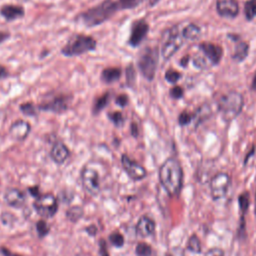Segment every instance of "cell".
<instances>
[{
  "label": "cell",
  "mask_w": 256,
  "mask_h": 256,
  "mask_svg": "<svg viewBox=\"0 0 256 256\" xmlns=\"http://www.w3.org/2000/svg\"><path fill=\"white\" fill-rule=\"evenodd\" d=\"M85 231L90 235V236H95L96 234H97V231H98V229H97V227L95 226V225H90V226H88V227H86L85 228Z\"/></svg>",
  "instance_id": "obj_47"
},
{
  "label": "cell",
  "mask_w": 256,
  "mask_h": 256,
  "mask_svg": "<svg viewBox=\"0 0 256 256\" xmlns=\"http://www.w3.org/2000/svg\"><path fill=\"white\" fill-rule=\"evenodd\" d=\"M121 165L129 178L134 181L142 180L147 176L146 169L141 164L131 159L127 154L121 155Z\"/></svg>",
  "instance_id": "obj_12"
},
{
  "label": "cell",
  "mask_w": 256,
  "mask_h": 256,
  "mask_svg": "<svg viewBox=\"0 0 256 256\" xmlns=\"http://www.w3.org/2000/svg\"><path fill=\"white\" fill-rule=\"evenodd\" d=\"M170 96L174 99H179L183 96V90L181 87L179 86H174L171 90H170Z\"/></svg>",
  "instance_id": "obj_41"
},
{
  "label": "cell",
  "mask_w": 256,
  "mask_h": 256,
  "mask_svg": "<svg viewBox=\"0 0 256 256\" xmlns=\"http://www.w3.org/2000/svg\"><path fill=\"white\" fill-rule=\"evenodd\" d=\"M184 37L179 32L177 27H172L167 29L162 36L161 45V55L163 59H170L182 46Z\"/></svg>",
  "instance_id": "obj_8"
},
{
  "label": "cell",
  "mask_w": 256,
  "mask_h": 256,
  "mask_svg": "<svg viewBox=\"0 0 256 256\" xmlns=\"http://www.w3.org/2000/svg\"><path fill=\"white\" fill-rule=\"evenodd\" d=\"M188 62H189V56H185V57H183V58L181 59L180 64H181L183 67H186L187 64H188Z\"/></svg>",
  "instance_id": "obj_51"
},
{
  "label": "cell",
  "mask_w": 256,
  "mask_h": 256,
  "mask_svg": "<svg viewBox=\"0 0 256 256\" xmlns=\"http://www.w3.org/2000/svg\"><path fill=\"white\" fill-rule=\"evenodd\" d=\"M109 241L110 243L117 247V248H121L124 245V237L121 233H119L118 231H114L109 235Z\"/></svg>",
  "instance_id": "obj_31"
},
{
  "label": "cell",
  "mask_w": 256,
  "mask_h": 256,
  "mask_svg": "<svg viewBox=\"0 0 256 256\" xmlns=\"http://www.w3.org/2000/svg\"><path fill=\"white\" fill-rule=\"evenodd\" d=\"M109 99H110V92L109 91H106L105 93H103L102 95L97 97L96 100L93 103V106H92V114L94 116H97L100 112H102L106 108V106L108 105Z\"/></svg>",
  "instance_id": "obj_22"
},
{
  "label": "cell",
  "mask_w": 256,
  "mask_h": 256,
  "mask_svg": "<svg viewBox=\"0 0 256 256\" xmlns=\"http://www.w3.org/2000/svg\"><path fill=\"white\" fill-rule=\"evenodd\" d=\"M135 229L137 235L141 237H148L155 231V222L148 216H142L139 218Z\"/></svg>",
  "instance_id": "obj_19"
},
{
  "label": "cell",
  "mask_w": 256,
  "mask_h": 256,
  "mask_svg": "<svg viewBox=\"0 0 256 256\" xmlns=\"http://www.w3.org/2000/svg\"><path fill=\"white\" fill-rule=\"evenodd\" d=\"M187 250H189L190 252H193V253L201 252V244H200V241L197 238V236L193 235L190 237V239L188 240V243H187Z\"/></svg>",
  "instance_id": "obj_32"
},
{
  "label": "cell",
  "mask_w": 256,
  "mask_h": 256,
  "mask_svg": "<svg viewBox=\"0 0 256 256\" xmlns=\"http://www.w3.org/2000/svg\"><path fill=\"white\" fill-rule=\"evenodd\" d=\"M193 119V116L192 114H189L188 112L184 111L182 112L180 115H179V118H178V122L180 125H187L189 124Z\"/></svg>",
  "instance_id": "obj_39"
},
{
  "label": "cell",
  "mask_w": 256,
  "mask_h": 256,
  "mask_svg": "<svg viewBox=\"0 0 256 256\" xmlns=\"http://www.w3.org/2000/svg\"><path fill=\"white\" fill-rule=\"evenodd\" d=\"M84 215V211L80 206H72L67 209L66 211V217L69 221L75 223L79 221Z\"/></svg>",
  "instance_id": "obj_25"
},
{
  "label": "cell",
  "mask_w": 256,
  "mask_h": 256,
  "mask_svg": "<svg viewBox=\"0 0 256 256\" xmlns=\"http://www.w3.org/2000/svg\"><path fill=\"white\" fill-rule=\"evenodd\" d=\"M180 77H181V74L174 69H169L165 72V79L169 83H172V84L177 83V81L180 79Z\"/></svg>",
  "instance_id": "obj_35"
},
{
  "label": "cell",
  "mask_w": 256,
  "mask_h": 256,
  "mask_svg": "<svg viewBox=\"0 0 256 256\" xmlns=\"http://www.w3.org/2000/svg\"><path fill=\"white\" fill-rule=\"evenodd\" d=\"M144 0H118V3L120 5L121 11L122 10H129L134 9L137 6H139Z\"/></svg>",
  "instance_id": "obj_33"
},
{
  "label": "cell",
  "mask_w": 256,
  "mask_h": 256,
  "mask_svg": "<svg viewBox=\"0 0 256 256\" xmlns=\"http://www.w3.org/2000/svg\"><path fill=\"white\" fill-rule=\"evenodd\" d=\"M97 41L93 36L85 34H74L63 45L60 52L65 57H75L94 51Z\"/></svg>",
  "instance_id": "obj_3"
},
{
  "label": "cell",
  "mask_w": 256,
  "mask_h": 256,
  "mask_svg": "<svg viewBox=\"0 0 256 256\" xmlns=\"http://www.w3.org/2000/svg\"><path fill=\"white\" fill-rule=\"evenodd\" d=\"M158 49L157 47L146 46L143 48L137 59V66L142 74V76L148 80L152 81L155 77L158 64Z\"/></svg>",
  "instance_id": "obj_5"
},
{
  "label": "cell",
  "mask_w": 256,
  "mask_h": 256,
  "mask_svg": "<svg viewBox=\"0 0 256 256\" xmlns=\"http://www.w3.org/2000/svg\"><path fill=\"white\" fill-rule=\"evenodd\" d=\"M130 134L134 138H137L139 136V127L137 123L135 122L130 123Z\"/></svg>",
  "instance_id": "obj_43"
},
{
  "label": "cell",
  "mask_w": 256,
  "mask_h": 256,
  "mask_svg": "<svg viewBox=\"0 0 256 256\" xmlns=\"http://www.w3.org/2000/svg\"><path fill=\"white\" fill-rule=\"evenodd\" d=\"M230 37L233 38V40H236L234 52L232 54V58L236 61H243L248 55L249 45L246 42L241 41L240 39H238L236 37H232V36H230Z\"/></svg>",
  "instance_id": "obj_21"
},
{
  "label": "cell",
  "mask_w": 256,
  "mask_h": 256,
  "mask_svg": "<svg viewBox=\"0 0 256 256\" xmlns=\"http://www.w3.org/2000/svg\"><path fill=\"white\" fill-rule=\"evenodd\" d=\"M28 190H29V192L31 193V195H33L35 198H37L38 196H40V194H39V187H38V186L30 187Z\"/></svg>",
  "instance_id": "obj_50"
},
{
  "label": "cell",
  "mask_w": 256,
  "mask_h": 256,
  "mask_svg": "<svg viewBox=\"0 0 256 256\" xmlns=\"http://www.w3.org/2000/svg\"><path fill=\"white\" fill-rule=\"evenodd\" d=\"M252 87H253V89H256V74H255L253 82H252Z\"/></svg>",
  "instance_id": "obj_53"
},
{
  "label": "cell",
  "mask_w": 256,
  "mask_h": 256,
  "mask_svg": "<svg viewBox=\"0 0 256 256\" xmlns=\"http://www.w3.org/2000/svg\"><path fill=\"white\" fill-rule=\"evenodd\" d=\"M209 114H210V108H209V106H208V107H201V108L198 110L197 114H196V118H197L196 125H198L203 119L207 118V117L209 116Z\"/></svg>",
  "instance_id": "obj_37"
},
{
  "label": "cell",
  "mask_w": 256,
  "mask_h": 256,
  "mask_svg": "<svg viewBox=\"0 0 256 256\" xmlns=\"http://www.w3.org/2000/svg\"><path fill=\"white\" fill-rule=\"evenodd\" d=\"M239 204H240V208L245 211L248 208L249 205V196L247 193H243L242 195L239 196Z\"/></svg>",
  "instance_id": "obj_40"
},
{
  "label": "cell",
  "mask_w": 256,
  "mask_h": 256,
  "mask_svg": "<svg viewBox=\"0 0 256 256\" xmlns=\"http://www.w3.org/2000/svg\"><path fill=\"white\" fill-rule=\"evenodd\" d=\"M159 180L166 192L171 195H177L183 184V170L175 158H168L159 168Z\"/></svg>",
  "instance_id": "obj_2"
},
{
  "label": "cell",
  "mask_w": 256,
  "mask_h": 256,
  "mask_svg": "<svg viewBox=\"0 0 256 256\" xmlns=\"http://www.w3.org/2000/svg\"><path fill=\"white\" fill-rule=\"evenodd\" d=\"M19 110L23 115L35 117L38 114V107L33 102H24L19 105Z\"/></svg>",
  "instance_id": "obj_26"
},
{
  "label": "cell",
  "mask_w": 256,
  "mask_h": 256,
  "mask_svg": "<svg viewBox=\"0 0 256 256\" xmlns=\"http://www.w3.org/2000/svg\"><path fill=\"white\" fill-rule=\"evenodd\" d=\"M1 221L3 225L6 226H12L14 224V222L16 221V217L15 215H13L12 213L9 212H3L1 214Z\"/></svg>",
  "instance_id": "obj_36"
},
{
  "label": "cell",
  "mask_w": 256,
  "mask_h": 256,
  "mask_svg": "<svg viewBox=\"0 0 256 256\" xmlns=\"http://www.w3.org/2000/svg\"><path fill=\"white\" fill-rule=\"evenodd\" d=\"M122 69L119 67H107L101 72V81L105 84H112L120 80Z\"/></svg>",
  "instance_id": "obj_20"
},
{
  "label": "cell",
  "mask_w": 256,
  "mask_h": 256,
  "mask_svg": "<svg viewBox=\"0 0 256 256\" xmlns=\"http://www.w3.org/2000/svg\"><path fill=\"white\" fill-rule=\"evenodd\" d=\"M201 33L200 28L195 25V24H189L187 26L184 27V29L182 30V35L184 37V39H188V40H195L199 37Z\"/></svg>",
  "instance_id": "obj_23"
},
{
  "label": "cell",
  "mask_w": 256,
  "mask_h": 256,
  "mask_svg": "<svg viewBox=\"0 0 256 256\" xmlns=\"http://www.w3.org/2000/svg\"><path fill=\"white\" fill-rule=\"evenodd\" d=\"M129 103V97L127 94H119L115 98V104L121 108H125Z\"/></svg>",
  "instance_id": "obj_38"
},
{
  "label": "cell",
  "mask_w": 256,
  "mask_h": 256,
  "mask_svg": "<svg viewBox=\"0 0 256 256\" xmlns=\"http://www.w3.org/2000/svg\"><path fill=\"white\" fill-rule=\"evenodd\" d=\"M230 176L225 172H219L214 175L210 181V192L214 200L223 198L230 186Z\"/></svg>",
  "instance_id": "obj_10"
},
{
  "label": "cell",
  "mask_w": 256,
  "mask_h": 256,
  "mask_svg": "<svg viewBox=\"0 0 256 256\" xmlns=\"http://www.w3.org/2000/svg\"><path fill=\"white\" fill-rule=\"evenodd\" d=\"M36 230H37L38 236L40 238H43L49 233L50 226L47 224V222L45 220H39L36 223Z\"/></svg>",
  "instance_id": "obj_34"
},
{
  "label": "cell",
  "mask_w": 256,
  "mask_h": 256,
  "mask_svg": "<svg viewBox=\"0 0 256 256\" xmlns=\"http://www.w3.org/2000/svg\"><path fill=\"white\" fill-rule=\"evenodd\" d=\"M33 206L41 217L52 218L58 211V200L52 193H45L35 198Z\"/></svg>",
  "instance_id": "obj_9"
},
{
  "label": "cell",
  "mask_w": 256,
  "mask_h": 256,
  "mask_svg": "<svg viewBox=\"0 0 256 256\" xmlns=\"http://www.w3.org/2000/svg\"><path fill=\"white\" fill-rule=\"evenodd\" d=\"M199 49L202 51L203 55L211 62V64H217L220 62L223 51L219 45L210 42H202L199 45Z\"/></svg>",
  "instance_id": "obj_16"
},
{
  "label": "cell",
  "mask_w": 256,
  "mask_h": 256,
  "mask_svg": "<svg viewBox=\"0 0 256 256\" xmlns=\"http://www.w3.org/2000/svg\"><path fill=\"white\" fill-rule=\"evenodd\" d=\"M192 60H193L194 65L196 67H198V68H201V69H207V68H209L212 65L211 62L205 56L200 55V54L194 55Z\"/></svg>",
  "instance_id": "obj_29"
},
{
  "label": "cell",
  "mask_w": 256,
  "mask_h": 256,
  "mask_svg": "<svg viewBox=\"0 0 256 256\" xmlns=\"http://www.w3.org/2000/svg\"><path fill=\"white\" fill-rule=\"evenodd\" d=\"M4 201L8 206L18 209L25 204L26 196L22 190L11 187L4 192Z\"/></svg>",
  "instance_id": "obj_14"
},
{
  "label": "cell",
  "mask_w": 256,
  "mask_h": 256,
  "mask_svg": "<svg viewBox=\"0 0 256 256\" xmlns=\"http://www.w3.org/2000/svg\"><path fill=\"white\" fill-rule=\"evenodd\" d=\"M10 36H11V34L8 31L0 30V44H2L5 41H7L10 38Z\"/></svg>",
  "instance_id": "obj_46"
},
{
  "label": "cell",
  "mask_w": 256,
  "mask_h": 256,
  "mask_svg": "<svg viewBox=\"0 0 256 256\" xmlns=\"http://www.w3.org/2000/svg\"><path fill=\"white\" fill-rule=\"evenodd\" d=\"M0 252L2 253L3 256H22V255H19V254H15L13 252H11L9 249H7L6 247H1L0 248Z\"/></svg>",
  "instance_id": "obj_48"
},
{
  "label": "cell",
  "mask_w": 256,
  "mask_h": 256,
  "mask_svg": "<svg viewBox=\"0 0 256 256\" xmlns=\"http://www.w3.org/2000/svg\"><path fill=\"white\" fill-rule=\"evenodd\" d=\"M136 78H137L136 69H135L134 65L132 63H130L125 68V81L129 88L134 87V85L136 84Z\"/></svg>",
  "instance_id": "obj_24"
},
{
  "label": "cell",
  "mask_w": 256,
  "mask_h": 256,
  "mask_svg": "<svg viewBox=\"0 0 256 256\" xmlns=\"http://www.w3.org/2000/svg\"><path fill=\"white\" fill-rule=\"evenodd\" d=\"M167 256H184V254L180 248H175V249L171 250Z\"/></svg>",
  "instance_id": "obj_49"
},
{
  "label": "cell",
  "mask_w": 256,
  "mask_h": 256,
  "mask_svg": "<svg viewBox=\"0 0 256 256\" xmlns=\"http://www.w3.org/2000/svg\"><path fill=\"white\" fill-rule=\"evenodd\" d=\"M218 109L226 121L235 119L243 107V97L237 92H229L222 95L218 100Z\"/></svg>",
  "instance_id": "obj_6"
},
{
  "label": "cell",
  "mask_w": 256,
  "mask_h": 256,
  "mask_svg": "<svg viewBox=\"0 0 256 256\" xmlns=\"http://www.w3.org/2000/svg\"><path fill=\"white\" fill-rule=\"evenodd\" d=\"M72 95L66 92H50L46 94L37 105L38 110L62 114L68 111L72 103Z\"/></svg>",
  "instance_id": "obj_4"
},
{
  "label": "cell",
  "mask_w": 256,
  "mask_h": 256,
  "mask_svg": "<svg viewBox=\"0 0 256 256\" xmlns=\"http://www.w3.org/2000/svg\"><path fill=\"white\" fill-rule=\"evenodd\" d=\"M107 117L114 124V126H116V127H121L125 122V118H124L122 112H120V111L109 112L107 114Z\"/></svg>",
  "instance_id": "obj_27"
},
{
  "label": "cell",
  "mask_w": 256,
  "mask_h": 256,
  "mask_svg": "<svg viewBox=\"0 0 256 256\" xmlns=\"http://www.w3.org/2000/svg\"><path fill=\"white\" fill-rule=\"evenodd\" d=\"M0 15L7 21H15L24 17L25 9L22 5H15V4H4L0 7Z\"/></svg>",
  "instance_id": "obj_17"
},
{
  "label": "cell",
  "mask_w": 256,
  "mask_h": 256,
  "mask_svg": "<svg viewBox=\"0 0 256 256\" xmlns=\"http://www.w3.org/2000/svg\"><path fill=\"white\" fill-rule=\"evenodd\" d=\"M9 75H10V72L8 71V69L4 65L0 64V80L8 78Z\"/></svg>",
  "instance_id": "obj_45"
},
{
  "label": "cell",
  "mask_w": 256,
  "mask_h": 256,
  "mask_svg": "<svg viewBox=\"0 0 256 256\" xmlns=\"http://www.w3.org/2000/svg\"><path fill=\"white\" fill-rule=\"evenodd\" d=\"M18 1H20V2H28L29 0H18Z\"/></svg>",
  "instance_id": "obj_54"
},
{
  "label": "cell",
  "mask_w": 256,
  "mask_h": 256,
  "mask_svg": "<svg viewBox=\"0 0 256 256\" xmlns=\"http://www.w3.org/2000/svg\"><path fill=\"white\" fill-rule=\"evenodd\" d=\"M83 188L91 195H97L101 190V174L99 169L90 162L83 166L80 173Z\"/></svg>",
  "instance_id": "obj_7"
},
{
  "label": "cell",
  "mask_w": 256,
  "mask_h": 256,
  "mask_svg": "<svg viewBox=\"0 0 256 256\" xmlns=\"http://www.w3.org/2000/svg\"><path fill=\"white\" fill-rule=\"evenodd\" d=\"M149 32V24L145 19H137L135 20L130 28V34L128 38V45L136 48L138 47L143 40L146 38Z\"/></svg>",
  "instance_id": "obj_11"
},
{
  "label": "cell",
  "mask_w": 256,
  "mask_h": 256,
  "mask_svg": "<svg viewBox=\"0 0 256 256\" xmlns=\"http://www.w3.org/2000/svg\"><path fill=\"white\" fill-rule=\"evenodd\" d=\"M244 12L248 20L256 17V0H248L244 5Z\"/></svg>",
  "instance_id": "obj_28"
},
{
  "label": "cell",
  "mask_w": 256,
  "mask_h": 256,
  "mask_svg": "<svg viewBox=\"0 0 256 256\" xmlns=\"http://www.w3.org/2000/svg\"><path fill=\"white\" fill-rule=\"evenodd\" d=\"M70 156V150L61 140H56L51 147L50 157L56 164H63Z\"/></svg>",
  "instance_id": "obj_15"
},
{
  "label": "cell",
  "mask_w": 256,
  "mask_h": 256,
  "mask_svg": "<svg viewBox=\"0 0 256 256\" xmlns=\"http://www.w3.org/2000/svg\"><path fill=\"white\" fill-rule=\"evenodd\" d=\"M99 254H100V256H109L107 244L104 239H101L99 241Z\"/></svg>",
  "instance_id": "obj_42"
},
{
  "label": "cell",
  "mask_w": 256,
  "mask_h": 256,
  "mask_svg": "<svg viewBox=\"0 0 256 256\" xmlns=\"http://www.w3.org/2000/svg\"><path fill=\"white\" fill-rule=\"evenodd\" d=\"M31 131V124L23 119L14 121L9 127L10 136L16 141H24L29 136Z\"/></svg>",
  "instance_id": "obj_13"
},
{
  "label": "cell",
  "mask_w": 256,
  "mask_h": 256,
  "mask_svg": "<svg viewBox=\"0 0 256 256\" xmlns=\"http://www.w3.org/2000/svg\"><path fill=\"white\" fill-rule=\"evenodd\" d=\"M118 11H121L118 0H104L79 13L75 20L86 27H96L108 21Z\"/></svg>",
  "instance_id": "obj_1"
},
{
  "label": "cell",
  "mask_w": 256,
  "mask_h": 256,
  "mask_svg": "<svg viewBox=\"0 0 256 256\" xmlns=\"http://www.w3.org/2000/svg\"><path fill=\"white\" fill-rule=\"evenodd\" d=\"M216 8L218 13L226 18H234L239 12V5L236 0H217Z\"/></svg>",
  "instance_id": "obj_18"
},
{
  "label": "cell",
  "mask_w": 256,
  "mask_h": 256,
  "mask_svg": "<svg viewBox=\"0 0 256 256\" xmlns=\"http://www.w3.org/2000/svg\"><path fill=\"white\" fill-rule=\"evenodd\" d=\"M206 256H224V252L220 248H212L206 253Z\"/></svg>",
  "instance_id": "obj_44"
},
{
  "label": "cell",
  "mask_w": 256,
  "mask_h": 256,
  "mask_svg": "<svg viewBox=\"0 0 256 256\" xmlns=\"http://www.w3.org/2000/svg\"><path fill=\"white\" fill-rule=\"evenodd\" d=\"M135 253L137 254V256H151L152 248L149 244L145 242H139L136 245Z\"/></svg>",
  "instance_id": "obj_30"
},
{
  "label": "cell",
  "mask_w": 256,
  "mask_h": 256,
  "mask_svg": "<svg viewBox=\"0 0 256 256\" xmlns=\"http://www.w3.org/2000/svg\"><path fill=\"white\" fill-rule=\"evenodd\" d=\"M160 0H149V5L150 6H155Z\"/></svg>",
  "instance_id": "obj_52"
}]
</instances>
